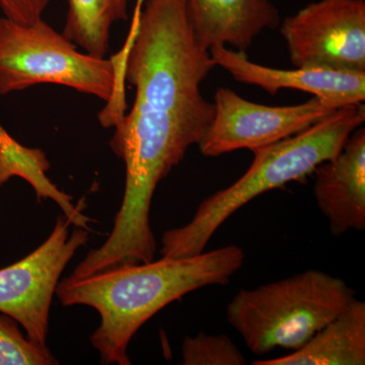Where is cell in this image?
<instances>
[{"mask_svg":"<svg viewBox=\"0 0 365 365\" xmlns=\"http://www.w3.org/2000/svg\"><path fill=\"white\" fill-rule=\"evenodd\" d=\"M255 365L365 364V304L354 299L330 323L294 353Z\"/></svg>","mask_w":365,"mask_h":365,"instance_id":"8fae6325","label":"cell"},{"mask_svg":"<svg viewBox=\"0 0 365 365\" xmlns=\"http://www.w3.org/2000/svg\"><path fill=\"white\" fill-rule=\"evenodd\" d=\"M314 195L334 237L365 228V130L357 128L314 173Z\"/></svg>","mask_w":365,"mask_h":365,"instance_id":"9c48e42d","label":"cell"},{"mask_svg":"<svg viewBox=\"0 0 365 365\" xmlns=\"http://www.w3.org/2000/svg\"><path fill=\"white\" fill-rule=\"evenodd\" d=\"M280 33L302 68L365 72L364 0H319L287 16Z\"/></svg>","mask_w":365,"mask_h":365,"instance_id":"8992f818","label":"cell"},{"mask_svg":"<svg viewBox=\"0 0 365 365\" xmlns=\"http://www.w3.org/2000/svg\"><path fill=\"white\" fill-rule=\"evenodd\" d=\"M59 215L51 234L21 260L0 269V312L25 329L26 336L47 346L50 309L60 276L67 264L90 239V232Z\"/></svg>","mask_w":365,"mask_h":365,"instance_id":"5b68a950","label":"cell"},{"mask_svg":"<svg viewBox=\"0 0 365 365\" xmlns=\"http://www.w3.org/2000/svg\"><path fill=\"white\" fill-rule=\"evenodd\" d=\"M364 121V103L345 106L306 130L253 150L251 167L237 182L202 201L184 227L163 232V258L203 253L218 228L239 209L266 192L304 181L321 163L337 155Z\"/></svg>","mask_w":365,"mask_h":365,"instance_id":"7a4b0ae2","label":"cell"},{"mask_svg":"<svg viewBox=\"0 0 365 365\" xmlns=\"http://www.w3.org/2000/svg\"><path fill=\"white\" fill-rule=\"evenodd\" d=\"M355 299L345 281L309 270L254 289L228 304V323L254 354L299 350Z\"/></svg>","mask_w":365,"mask_h":365,"instance_id":"277c9868","label":"cell"},{"mask_svg":"<svg viewBox=\"0 0 365 365\" xmlns=\"http://www.w3.org/2000/svg\"><path fill=\"white\" fill-rule=\"evenodd\" d=\"M244 250L230 245L185 258L126 264L83 278L59 281L62 306H88L101 324L91 343L104 364L130 365L127 348L137 331L163 307L190 292L227 285L242 268Z\"/></svg>","mask_w":365,"mask_h":365,"instance_id":"6da1fadb","label":"cell"},{"mask_svg":"<svg viewBox=\"0 0 365 365\" xmlns=\"http://www.w3.org/2000/svg\"><path fill=\"white\" fill-rule=\"evenodd\" d=\"M198 37L210 49L232 46L246 52L263 31L280 25L277 7L270 0H188Z\"/></svg>","mask_w":365,"mask_h":365,"instance_id":"30bf717a","label":"cell"},{"mask_svg":"<svg viewBox=\"0 0 365 365\" xmlns=\"http://www.w3.org/2000/svg\"><path fill=\"white\" fill-rule=\"evenodd\" d=\"M124 59V49L110 59L79 52L43 20L21 25L0 18V95L42 83L68 86L107 102L98 120L113 127L127 108Z\"/></svg>","mask_w":365,"mask_h":365,"instance_id":"3957f363","label":"cell"},{"mask_svg":"<svg viewBox=\"0 0 365 365\" xmlns=\"http://www.w3.org/2000/svg\"><path fill=\"white\" fill-rule=\"evenodd\" d=\"M50 2L51 0H0V9L4 18L21 25H32L43 20Z\"/></svg>","mask_w":365,"mask_h":365,"instance_id":"2e32d148","label":"cell"},{"mask_svg":"<svg viewBox=\"0 0 365 365\" xmlns=\"http://www.w3.org/2000/svg\"><path fill=\"white\" fill-rule=\"evenodd\" d=\"M209 52L215 66L230 72L235 81L259 86L272 96L284 88L304 91L337 109L365 101V72L273 68L254 63L246 52L235 51L223 45L213 46Z\"/></svg>","mask_w":365,"mask_h":365,"instance_id":"ba28073f","label":"cell"},{"mask_svg":"<svg viewBox=\"0 0 365 365\" xmlns=\"http://www.w3.org/2000/svg\"><path fill=\"white\" fill-rule=\"evenodd\" d=\"M242 353L227 335H208L203 332L186 337L182 344L184 365H244Z\"/></svg>","mask_w":365,"mask_h":365,"instance_id":"9a60e30c","label":"cell"},{"mask_svg":"<svg viewBox=\"0 0 365 365\" xmlns=\"http://www.w3.org/2000/svg\"><path fill=\"white\" fill-rule=\"evenodd\" d=\"M130 0H68L64 36L83 51L106 58L113 26L128 21Z\"/></svg>","mask_w":365,"mask_h":365,"instance_id":"4fadbf2b","label":"cell"},{"mask_svg":"<svg viewBox=\"0 0 365 365\" xmlns=\"http://www.w3.org/2000/svg\"><path fill=\"white\" fill-rule=\"evenodd\" d=\"M213 106L212 123L198 144L207 158L270 145L306 130L338 110L316 97L295 106L256 104L227 88L216 91Z\"/></svg>","mask_w":365,"mask_h":365,"instance_id":"52a82bcc","label":"cell"},{"mask_svg":"<svg viewBox=\"0 0 365 365\" xmlns=\"http://www.w3.org/2000/svg\"><path fill=\"white\" fill-rule=\"evenodd\" d=\"M20 324L0 312V365H57L58 360L47 346L25 336Z\"/></svg>","mask_w":365,"mask_h":365,"instance_id":"5bb4252c","label":"cell"},{"mask_svg":"<svg viewBox=\"0 0 365 365\" xmlns=\"http://www.w3.org/2000/svg\"><path fill=\"white\" fill-rule=\"evenodd\" d=\"M50 168L44 151L23 145L0 124V186L11 178H21L33 187L39 200L51 199L72 225L91 232L90 225L93 220L83 213L85 199L74 205L73 198L57 188L46 175Z\"/></svg>","mask_w":365,"mask_h":365,"instance_id":"7c38bea8","label":"cell"}]
</instances>
